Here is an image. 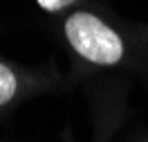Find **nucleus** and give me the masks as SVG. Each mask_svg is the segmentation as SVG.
I'll return each instance as SVG.
<instances>
[{
    "label": "nucleus",
    "mask_w": 148,
    "mask_h": 142,
    "mask_svg": "<svg viewBox=\"0 0 148 142\" xmlns=\"http://www.w3.org/2000/svg\"><path fill=\"white\" fill-rule=\"evenodd\" d=\"M36 2L45 11H58V9H63V7H67V5H72L74 0H36Z\"/></svg>",
    "instance_id": "3"
},
{
    "label": "nucleus",
    "mask_w": 148,
    "mask_h": 142,
    "mask_svg": "<svg viewBox=\"0 0 148 142\" xmlns=\"http://www.w3.org/2000/svg\"><path fill=\"white\" fill-rule=\"evenodd\" d=\"M16 93V77L5 63H0V106L7 104Z\"/></svg>",
    "instance_id": "2"
},
{
    "label": "nucleus",
    "mask_w": 148,
    "mask_h": 142,
    "mask_svg": "<svg viewBox=\"0 0 148 142\" xmlns=\"http://www.w3.org/2000/svg\"><path fill=\"white\" fill-rule=\"evenodd\" d=\"M65 34L74 50L92 63L112 66L123 57V45L117 32L92 14H72L65 23Z\"/></svg>",
    "instance_id": "1"
}]
</instances>
